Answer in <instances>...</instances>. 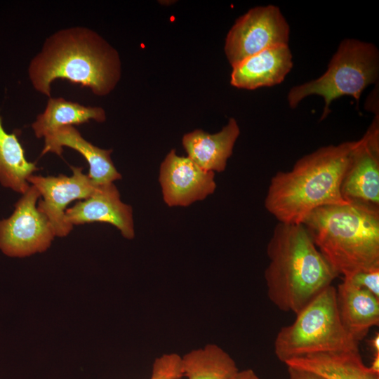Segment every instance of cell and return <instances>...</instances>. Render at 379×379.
I'll return each instance as SVG.
<instances>
[{
	"mask_svg": "<svg viewBox=\"0 0 379 379\" xmlns=\"http://www.w3.org/2000/svg\"><path fill=\"white\" fill-rule=\"evenodd\" d=\"M27 75L32 88L48 98L58 79L103 97L118 84L121 62L118 51L97 32L85 26H72L46 37L30 60Z\"/></svg>",
	"mask_w": 379,
	"mask_h": 379,
	"instance_id": "1",
	"label": "cell"
},
{
	"mask_svg": "<svg viewBox=\"0 0 379 379\" xmlns=\"http://www.w3.org/2000/svg\"><path fill=\"white\" fill-rule=\"evenodd\" d=\"M267 254V296L284 312L296 314L338 276L302 224L278 222Z\"/></svg>",
	"mask_w": 379,
	"mask_h": 379,
	"instance_id": "2",
	"label": "cell"
},
{
	"mask_svg": "<svg viewBox=\"0 0 379 379\" xmlns=\"http://www.w3.org/2000/svg\"><path fill=\"white\" fill-rule=\"evenodd\" d=\"M355 141L320 147L298 159L289 171L271 179L265 207L278 221L302 224L317 208L348 204L340 183Z\"/></svg>",
	"mask_w": 379,
	"mask_h": 379,
	"instance_id": "3",
	"label": "cell"
},
{
	"mask_svg": "<svg viewBox=\"0 0 379 379\" xmlns=\"http://www.w3.org/2000/svg\"><path fill=\"white\" fill-rule=\"evenodd\" d=\"M302 224L338 275L379 266V209L357 203L325 206Z\"/></svg>",
	"mask_w": 379,
	"mask_h": 379,
	"instance_id": "4",
	"label": "cell"
},
{
	"mask_svg": "<svg viewBox=\"0 0 379 379\" xmlns=\"http://www.w3.org/2000/svg\"><path fill=\"white\" fill-rule=\"evenodd\" d=\"M359 343L340 321L335 287L331 285L297 313L291 324L280 329L274 349L285 363L311 354L359 350Z\"/></svg>",
	"mask_w": 379,
	"mask_h": 379,
	"instance_id": "5",
	"label": "cell"
},
{
	"mask_svg": "<svg viewBox=\"0 0 379 379\" xmlns=\"http://www.w3.org/2000/svg\"><path fill=\"white\" fill-rule=\"evenodd\" d=\"M378 75L377 47L369 42L346 39L340 42L324 74L291 88L287 96L288 105L293 109L306 97L320 95L324 100L323 120L330 113L333 101L341 96H352L359 103L364 90L375 83Z\"/></svg>",
	"mask_w": 379,
	"mask_h": 379,
	"instance_id": "6",
	"label": "cell"
},
{
	"mask_svg": "<svg viewBox=\"0 0 379 379\" xmlns=\"http://www.w3.org/2000/svg\"><path fill=\"white\" fill-rule=\"evenodd\" d=\"M290 27L279 7L257 6L240 16L228 32L224 46L233 67L265 49L288 44Z\"/></svg>",
	"mask_w": 379,
	"mask_h": 379,
	"instance_id": "7",
	"label": "cell"
},
{
	"mask_svg": "<svg viewBox=\"0 0 379 379\" xmlns=\"http://www.w3.org/2000/svg\"><path fill=\"white\" fill-rule=\"evenodd\" d=\"M39 190L33 185L21 194L13 213L0 220V251L11 258H25L46 251L55 237L53 228L39 211Z\"/></svg>",
	"mask_w": 379,
	"mask_h": 379,
	"instance_id": "8",
	"label": "cell"
},
{
	"mask_svg": "<svg viewBox=\"0 0 379 379\" xmlns=\"http://www.w3.org/2000/svg\"><path fill=\"white\" fill-rule=\"evenodd\" d=\"M347 203L379 209V119L371 124L351 149L340 183Z\"/></svg>",
	"mask_w": 379,
	"mask_h": 379,
	"instance_id": "9",
	"label": "cell"
},
{
	"mask_svg": "<svg viewBox=\"0 0 379 379\" xmlns=\"http://www.w3.org/2000/svg\"><path fill=\"white\" fill-rule=\"evenodd\" d=\"M72 175H30L27 181L39 192L42 199L37 208L51 222L55 237L67 236L73 229L65 219L67 206L75 200L89 197L98 185L93 184L81 166H70Z\"/></svg>",
	"mask_w": 379,
	"mask_h": 379,
	"instance_id": "10",
	"label": "cell"
},
{
	"mask_svg": "<svg viewBox=\"0 0 379 379\" xmlns=\"http://www.w3.org/2000/svg\"><path fill=\"white\" fill-rule=\"evenodd\" d=\"M215 173L205 171L188 157L171 149L160 166L159 182L168 206H187L214 192Z\"/></svg>",
	"mask_w": 379,
	"mask_h": 379,
	"instance_id": "11",
	"label": "cell"
},
{
	"mask_svg": "<svg viewBox=\"0 0 379 379\" xmlns=\"http://www.w3.org/2000/svg\"><path fill=\"white\" fill-rule=\"evenodd\" d=\"M65 221L72 225L105 222L116 227L127 239L135 237L133 209L120 199L113 182L98 185L88 198L66 209Z\"/></svg>",
	"mask_w": 379,
	"mask_h": 379,
	"instance_id": "12",
	"label": "cell"
},
{
	"mask_svg": "<svg viewBox=\"0 0 379 379\" xmlns=\"http://www.w3.org/2000/svg\"><path fill=\"white\" fill-rule=\"evenodd\" d=\"M288 44L265 49L232 67L230 84L234 87L254 90L281 84L293 67Z\"/></svg>",
	"mask_w": 379,
	"mask_h": 379,
	"instance_id": "13",
	"label": "cell"
},
{
	"mask_svg": "<svg viewBox=\"0 0 379 379\" xmlns=\"http://www.w3.org/2000/svg\"><path fill=\"white\" fill-rule=\"evenodd\" d=\"M41 155L48 152L61 156L63 147L81 154L89 166L88 176L95 185L113 182L121 179L111 158L112 149L98 147L86 140L75 126L60 127L46 136Z\"/></svg>",
	"mask_w": 379,
	"mask_h": 379,
	"instance_id": "14",
	"label": "cell"
},
{
	"mask_svg": "<svg viewBox=\"0 0 379 379\" xmlns=\"http://www.w3.org/2000/svg\"><path fill=\"white\" fill-rule=\"evenodd\" d=\"M240 134L237 121L230 118L219 132L210 134L201 129L186 133L182 145L187 157L205 171H225Z\"/></svg>",
	"mask_w": 379,
	"mask_h": 379,
	"instance_id": "15",
	"label": "cell"
},
{
	"mask_svg": "<svg viewBox=\"0 0 379 379\" xmlns=\"http://www.w3.org/2000/svg\"><path fill=\"white\" fill-rule=\"evenodd\" d=\"M335 299L343 326L359 343L379 324V298L367 290L343 279L335 288Z\"/></svg>",
	"mask_w": 379,
	"mask_h": 379,
	"instance_id": "16",
	"label": "cell"
},
{
	"mask_svg": "<svg viewBox=\"0 0 379 379\" xmlns=\"http://www.w3.org/2000/svg\"><path fill=\"white\" fill-rule=\"evenodd\" d=\"M325 379H379L362 361L359 350L321 352L294 358L284 363Z\"/></svg>",
	"mask_w": 379,
	"mask_h": 379,
	"instance_id": "17",
	"label": "cell"
},
{
	"mask_svg": "<svg viewBox=\"0 0 379 379\" xmlns=\"http://www.w3.org/2000/svg\"><path fill=\"white\" fill-rule=\"evenodd\" d=\"M106 118L105 110L101 107L86 106L62 97H50L31 128L35 137L40 139L65 126L79 125L91 120L102 123Z\"/></svg>",
	"mask_w": 379,
	"mask_h": 379,
	"instance_id": "18",
	"label": "cell"
},
{
	"mask_svg": "<svg viewBox=\"0 0 379 379\" xmlns=\"http://www.w3.org/2000/svg\"><path fill=\"white\" fill-rule=\"evenodd\" d=\"M39 168L36 161H29L17 135L9 133L0 115V184L22 194L30 186L27 179Z\"/></svg>",
	"mask_w": 379,
	"mask_h": 379,
	"instance_id": "19",
	"label": "cell"
},
{
	"mask_svg": "<svg viewBox=\"0 0 379 379\" xmlns=\"http://www.w3.org/2000/svg\"><path fill=\"white\" fill-rule=\"evenodd\" d=\"M181 368L182 375L187 379H232L239 371L230 355L215 344L181 357Z\"/></svg>",
	"mask_w": 379,
	"mask_h": 379,
	"instance_id": "20",
	"label": "cell"
},
{
	"mask_svg": "<svg viewBox=\"0 0 379 379\" xmlns=\"http://www.w3.org/2000/svg\"><path fill=\"white\" fill-rule=\"evenodd\" d=\"M181 357L176 353L164 354L155 359L150 379H180Z\"/></svg>",
	"mask_w": 379,
	"mask_h": 379,
	"instance_id": "21",
	"label": "cell"
},
{
	"mask_svg": "<svg viewBox=\"0 0 379 379\" xmlns=\"http://www.w3.org/2000/svg\"><path fill=\"white\" fill-rule=\"evenodd\" d=\"M352 284L364 288L379 298V266L357 272L344 277Z\"/></svg>",
	"mask_w": 379,
	"mask_h": 379,
	"instance_id": "22",
	"label": "cell"
},
{
	"mask_svg": "<svg viewBox=\"0 0 379 379\" xmlns=\"http://www.w3.org/2000/svg\"><path fill=\"white\" fill-rule=\"evenodd\" d=\"M289 379H325L315 373L296 368L288 367Z\"/></svg>",
	"mask_w": 379,
	"mask_h": 379,
	"instance_id": "23",
	"label": "cell"
},
{
	"mask_svg": "<svg viewBox=\"0 0 379 379\" xmlns=\"http://www.w3.org/2000/svg\"><path fill=\"white\" fill-rule=\"evenodd\" d=\"M232 379H260L252 369L239 371Z\"/></svg>",
	"mask_w": 379,
	"mask_h": 379,
	"instance_id": "24",
	"label": "cell"
},
{
	"mask_svg": "<svg viewBox=\"0 0 379 379\" xmlns=\"http://www.w3.org/2000/svg\"><path fill=\"white\" fill-rule=\"evenodd\" d=\"M368 367L373 372L379 373V353L374 354V358Z\"/></svg>",
	"mask_w": 379,
	"mask_h": 379,
	"instance_id": "25",
	"label": "cell"
},
{
	"mask_svg": "<svg viewBox=\"0 0 379 379\" xmlns=\"http://www.w3.org/2000/svg\"><path fill=\"white\" fill-rule=\"evenodd\" d=\"M371 347L374 351V354L379 353V335L378 333L374 335L371 340Z\"/></svg>",
	"mask_w": 379,
	"mask_h": 379,
	"instance_id": "26",
	"label": "cell"
}]
</instances>
